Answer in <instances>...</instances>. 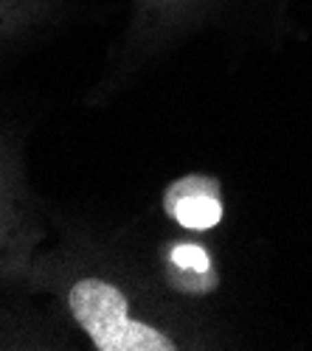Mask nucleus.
Returning <instances> with one entry per match:
<instances>
[{
  "label": "nucleus",
  "instance_id": "1",
  "mask_svg": "<svg viewBox=\"0 0 312 351\" xmlns=\"http://www.w3.org/2000/svg\"><path fill=\"white\" fill-rule=\"evenodd\" d=\"M68 306L99 351H172L175 340L160 329L132 320L124 292L101 278H82L68 292Z\"/></svg>",
  "mask_w": 312,
  "mask_h": 351
},
{
  "label": "nucleus",
  "instance_id": "3",
  "mask_svg": "<svg viewBox=\"0 0 312 351\" xmlns=\"http://www.w3.org/2000/svg\"><path fill=\"white\" fill-rule=\"evenodd\" d=\"M172 267L178 270L172 284L183 292H191V295H203V292H211L219 284L208 253L203 247H197V245L175 247L172 250Z\"/></svg>",
  "mask_w": 312,
  "mask_h": 351
},
{
  "label": "nucleus",
  "instance_id": "2",
  "mask_svg": "<svg viewBox=\"0 0 312 351\" xmlns=\"http://www.w3.org/2000/svg\"><path fill=\"white\" fill-rule=\"evenodd\" d=\"M163 208L186 230H211L222 222V189L208 174H186L166 189Z\"/></svg>",
  "mask_w": 312,
  "mask_h": 351
}]
</instances>
